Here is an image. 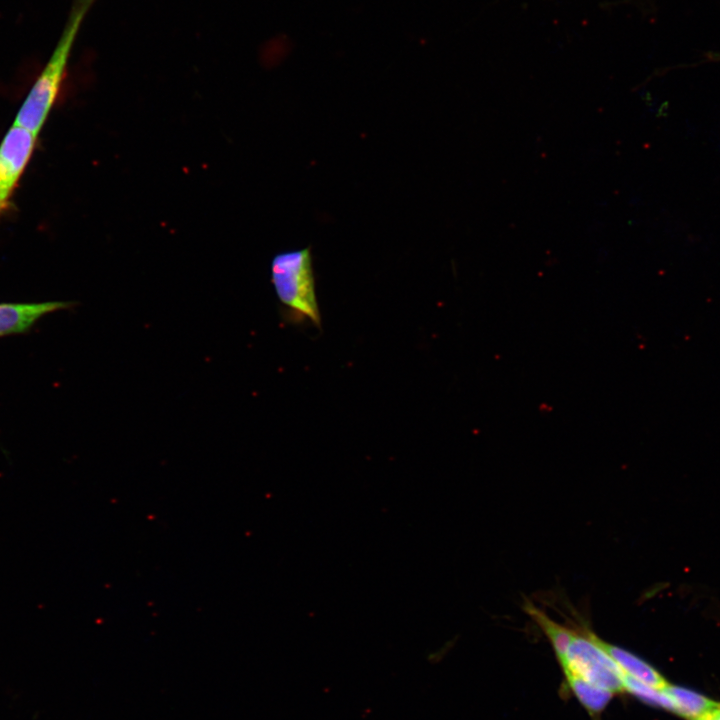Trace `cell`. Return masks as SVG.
Masks as SVG:
<instances>
[{
	"instance_id": "obj_1",
	"label": "cell",
	"mask_w": 720,
	"mask_h": 720,
	"mask_svg": "<svg viewBox=\"0 0 720 720\" xmlns=\"http://www.w3.org/2000/svg\"><path fill=\"white\" fill-rule=\"evenodd\" d=\"M96 0H73L56 46L24 100L14 124L38 136L60 91L79 29Z\"/></svg>"
},
{
	"instance_id": "obj_2",
	"label": "cell",
	"mask_w": 720,
	"mask_h": 720,
	"mask_svg": "<svg viewBox=\"0 0 720 720\" xmlns=\"http://www.w3.org/2000/svg\"><path fill=\"white\" fill-rule=\"evenodd\" d=\"M271 282L278 300L289 312L321 328L310 248L275 255L271 263Z\"/></svg>"
},
{
	"instance_id": "obj_3",
	"label": "cell",
	"mask_w": 720,
	"mask_h": 720,
	"mask_svg": "<svg viewBox=\"0 0 720 720\" xmlns=\"http://www.w3.org/2000/svg\"><path fill=\"white\" fill-rule=\"evenodd\" d=\"M560 665L563 672H570L598 688L613 694L625 691L624 672L592 639L589 630L575 629L574 637Z\"/></svg>"
},
{
	"instance_id": "obj_4",
	"label": "cell",
	"mask_w": 720,
	"mask_h": 720,
	"mask_svg": "<svg viewBox=\"0 0 720 720\" xmlns=\"http://www.w3.org/2000/svg\"><path fill=\"white\" fill-rule=\"evenodd\" d=\"M37 136L13 124L0 144V217L7 210L16 188L33 153Z\"/></svg>"
},
{
	"instance_id": "obj_5",
	"label": "cell",
	"mask_w": 720,
	"mask_h": 720,
	"mask_svg": "<svg viewBox=\"0 0 720 720\" xmlns=\"http://www.w3.org/2000/svg\"><path fill=\"white\" fill-rule=\"evenodd\" d=\"M74 305L72 301L0 303V337L26 333L45 315Z\"/></svg>"
},
{
	"instance_id": "obj_6",
	"label": "cell",
	"mask_w": 720,
	"mask_h": 720,
	"mask_svg": "<svg viewBox=\"0 0 720 720\" xmlns=\"http://www.w3.org/2000/svg\"><path fill=\"white\" fill-rule=\"evenodd\" d=\"M591 637L618 664L624 674L657 689H663L668 684L653 666L640 657L600 639L593 632Z\"/></svg>"
},
{
	"instance_id": "obj_7",
	"label": "cell",
	"mask_w": 720,
	"mask_h": 720,
	"mask_svg": "<svg viewBox=\"0 0 720 720\" xmlns=\"http://www.w3.org/2000/svg\"><path fill=\"white\" fill-rule=\"evenodd\" d=\"M524 610L550 641L559 663L562 662L574 637L575 629L559 624L530 601L525 602Z\"/></svg>"
},
{
	"instance_id": "obj_8",
	"label": "cell",
	"mask_w": 720,
	"mask_h": 720,
	"mask_svg": "<svg viewBox=\"0 0 720 720\" xmlns=\"http://www.w3.org/2000/svg\"><path fill=\"white\" fill-rule=\"evenodd\" d=\"M664 691L670 697L674 713L688 720H695L718 703L693 690L667 684Z\"/></svg>"
},
{
	"instance_id": "obj_9",
	"label": "cell",
	"mask_w": 720,
	"mask_h": 720,
	"mask_svg": "<svg viewBox=\"0 0 720 720\" xmlns=\"http://www.w3.org/2000/svg\"><path fill=\"white\" fill-rule=\"evenodd\" d=\"M569 689L592 715L600 714L609 704L613 693L598 688L570 672H564Z\"/></svg>"
},
{
	"instance_id": "obj_10",
	"label": "cell",
	"mask_w": 720,
	"mask_h": 720,
	"mask_svg": "<svg viewBox=\"0 0 720 720\" xmlns=\"http://www.w3.org/2000/svg\"><path fill=\"white\" fill-rule=\"evenodd\" d=\"M623 682L625 691L634 695L644 703L653 705L655 707H660L674 713L673 703L670 697L664 691V689H657L651 687L626 674H624Z\"/></svg>"
},
{
	"instance_id": "obj_11",
	"label": "cell",
	"mask_w": 720,
	"mask_h": 720,
	"mask_svg": "<svg viewBox=\"0 0 720 720\" xmlns=\"http://www.w3.org/2000/svg\"><path fill=\"white\" fill-rule=\"evenodd\" d=\"M695 720H720V703Z\"/></svg>"
},
{
	"instance_id": "obj_12",
	"label": "cell",
	"mask_w": 720,
	"mask_h": 720,
	"mask_svg": "<svg viewBox=\"0 0 720 720\" xmlns=\"http://www.w3.org/2000/svg\"><path fill=\"white\" fill-rule=\"evenodd\" d=\"M705 56V62H720V52H709Z\"/></svg>"
}]
</instances>
